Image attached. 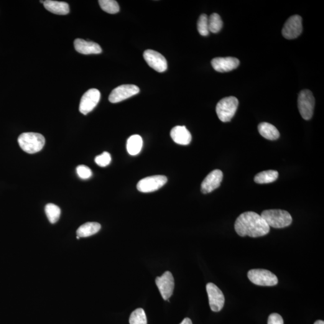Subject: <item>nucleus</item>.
<instances>
[{
	"mask_svg": "<svg viewBox=\"0 0 324 324\" xmlns=\"http://www.w3.org/2000/svg\"><path fill=\"white\" fill-rule=\"evenodd\" d=\"M235 230L241 237H259L269 233L270 227L261 215L253 211L242 213L235 223Z\"/></svg>",
	"mask_w": 324,
	"mask_h": 324,
	"instance_id": "obj_1",
	"label": "nucleus"
},
{
	"mask_svg": "<svg viewBox=\"0 0 324 324\" xmlns=\"http://www.w3.org/2000/svg\"><path fill=\"white\" fill-rule=\"evenodd\" d=\"M17 141L23 151L29 154H34L40 152L45 144L44 136L34 132L24 133L20 135Z\"/></svg>",
	"mask_w": 324,
	"mask_h": 324,
	"instance_id": "obj_2",
	"label": "nucleus"
},
{
	"mask_svg": "<svg viewBox=\"0 0 324 324\" xmlns=\"http://www.w3.org/2000/svg\"><path fill=\"white\" fill-rule=\"evenodd\" d=\"M262 218L270 227L274 228H284L292 223V218L287 211L282 210H267L262 213Z\"/></svg>",
	"mask_w": 324,
	"mask_h": 324,
	"instance_id": "obj_3",
	"label": "nucleus"
},
{
	"mask_svg": "<svg viewBox=\"0 0 324 324\" xmlns=\"http://www.w3.org/2000/svg\"><path fill=\"white\" fill-rule=\"evenodd\" d=\"M239 101L233 96L227 97L218 102L216 111L219 119L223 122L230 121L238 108Z\"/></svg>",
	"mask_w": 324,
	"mask_h": 324,
	"instance_id": "obj_4",
	"label": "nucleus"
},
{
	"mask_svg": "<svg viewBox=\"0 0 324 324\" xmlns=\"http://www.w3.org/2000/svg\"><path fill=\"white\" fill-rule=\"evenodd\" d=\"M315 103V98L312 92L308 90L300 92L298 98V108L303 119L308 120L312 118Z\"/></svg>",
	"mask_w": 324,
	"mask_h": 324,
	"instance_id": "obj_5",
	"label": "nucleus"
},
{
	"mask_svg": "<svg viewBox=\"0 0 324 324\" xmlns=\"http://www.w3.org/2000/svg\"><path fill=\"white\" fill-rule=\"evenodd\" d=\"M247 276L253 284L256 285L273 287L278 284L276 275L267 270L253 269L250 270L247 274Z\"/></svg>",
	"mask_w": 324,
	"mask_h": 324,
	"instance_id": "obj_6",
	"label": "nucleus"
},
{
	"mask_svg": "<svg viewBox=\"0 0 324 324\" xmlns=\"http://www.w3.org/2000/svg\"><path fill=\"white\" fill-rule=\"evenodd\" d=\"M167 180L164 175L150 176L139 181L137 185V189L143 193L154 192L162 188Z\"/></svg>",
	"mask_w": 324,
	"mask_h": 324,
	"instance_id": "obj_7",
	"label": "nucleus"
},
{
	"mask_svg": "<svg viewBox=\"0 0 324 324\" xmlns=\"http://www.w3.org/2000/svg\"><path fill=\"white\" fill-rule=\"evenodd\" d=\"M139 88L135 85L127 84L114 88L109 96V101L112 103L121 102L139 93Z\"/></svg>",
	"mask_w": 324,
	"mask_h": 324,
	"instance_id": "obj_8",
	"label": "nucleus"
},
{
	"mask_svg": "<svg viewBox=\"0 0 324 324\" xmlns=\"http://www.w3.org/2000/svg\"><path fill=\"white\" fill-rule=\"evenodd\" d=\"M101 96V92L98 89L91 88L85 92L80 102V111L81 113L86 115L93 111L100 101Z\"/></svg>",
	"mask_w": 324,
	"mask_h": 324,
	"instance_id": "obj_9",
	"label": "nucleus"
},
{
	"mask_svg": "<svg viewBox=\"0 0 324 324\" xmlns=\"http://www.w3.org/2000/svg\"><path fill=\"white\" fill-rule=\"evenodd\" d=\"M302 18L299 15L290 17L285 22L282 29V35L287 39H294L302 34Z\"/></svg>",
	"mask_w": 324,
	"mask_h": 324,
	"instance_id": "obj_10",
	"label": "nucleus"
},
{
	"mask_svg": "<svg viewBox=\"0 0 324 324\" xmlns=\"http://www.w3.org/2000/svg\"><path fill=\"white\" fill-rule=\"evenodd\" d=\"M209 304L211 310L218 312L222 309L224 304V297L223 292L213 283H208L206 286Z\"/></svg>",
	"mask_w": 324,
	"mask_h": 324,
	"instance_id": "obj_11",
	"label": "nucleus"
},
{
	"mask_svg": "<svg viewBox=\"0 0 324 324\" xmlns=\"http://www.w3.org/2000/svg\"><path fill=\"white\" fill-rule=\"evenodd\" d=\"M155 284L163 299L168 300L173 294L175 285L174 279L171 273L166 272L162 276L157 277L155 279Z\"/></svg>",
	"mask_w": 324,
	"mask_h": 324,
	"instance_id": "obj_12",
	"label": "nucleus"
},
{
	"mask_svg": "<svg viewBox=\"0 0 324 324\" xmlns=\"http://www.w3.org/2000/svg\"><path fill=\"white\" fill-rule=\"evenodd\" d=\"M144 58L148 65L158 72H163L167 70V60L161 53L157 51L152 50L145 51Z\"/></svg>",
	"mask_w": 324,
	"mask_h": 324,
	"instance_id": "obj_13",
	"label": "nucleus"
},
{
	"mask_svg": "<svg viewBox=\"0 0 324 324\" xmlns=\"http://www.w3.org/2000/svg\"><path fill=\"white\" fill-rule=\"evenodd\" d=\"M223 176V172L221 170L211 171L201 184V192L207 194L218 188L222 182Z\"/></svg>",
	"mask_w": 324,
	"mask_h": 324,
	"instance_id": "obj_14",
	"label": "nucleus"
},
{
	"mask_svg": "<svg viewBox=\"0 0 324 324\" xmlns=\"http://www.w3.org/2000/svg\"><path fill=\"white\" fill-rule=\"evenodd\" d=\"M211 65L219 72H228L238 68L239 61L234 57H218L211 61Z\"/></svg>",
	"mask_w": 324,
	"mask_h": 324,
	"instance_id": "obj_15",
	"label": "nucleus"
},
{
	"mask_svg": "<svg viewBox=\"0 0 324 324\" xmlns=\"http://www.w3.org/2000/svg\"><path fill=\"white\" fill-rule=\"evenodd\" d=\"M74 47L78 52L84 55L99 54L102 50L98 43L81 39H76L74 41Z\"/></svg>",
	"mask_w": 324,
	"mask_h": 324,
	"instance_id": "obj_16",
	"label": "nucleus"
},
{
	"mask_svg": "<svg viewBox=\"0 0 324 324\" xmlns=\"http://www.w3.org/2000/svg\"><path fill=\"white\" fill-rule=\"evenodd\" d=\"M171 136L173 141L180 145H187L192 141V135L185 126L173 127L171 131Z\"/></svg>",
	"mask_w": 324,
	"mask_h": 324,
	"instance_id": "obj_17",
	"label": "nucleus"
},
{
	"mask_svg": "<svg viewBox=\"0 0 324 324\" xmlns=\"http://www.w3.org/2000/svg\"><path fill=\"white\" fill-rule=\"evenodd\" d=\"M45 8L52 14L65 15L69 13V6L65 2L47 0L43 2Z\"/></svg>",
	"mask_w": 324,
	"mask_h": 324,
	"instance_id": "obj_18",
	"label": "nucleus"
},
{
	"mask_svg": "<svg viewBox=\"0 0 324 324\" xmlns=\"http://www.w3.org/2000/svg\"><path fill=\"white\" fill-rule=\"evenodd\" d=\"M258 131L262 136L264 138L274 141L279 138L280 133L276 127L269 123V122H261L258 125Z\"/></svg>",
	"mask_w": 324,
	"mask_h": 324,
	"instance_id": "obj_19",
	"label": "nucleus"
},
{
	"mask_svg": "<svg viewBox=\"0 0 324 324\" xmlns=\"http://www.w3.org/2000/svg\"><path fill=\"white\" fill-rule=\"evenodd\" d=\"M101 225L97 222H87L81 225L76 231L77 236L88 237L98 233L101 230Z\"/></svg>",
	"mask_w": 324,
	"mask_h": 324,
	"instance_id": "obj_20",
	"label": "nucleus"
},
{
	"mask_svg": "<svg viewBox=\"0 0 324 324\" xmlns=\"http://www.w3.org/2000/svg\"><path fill=\"white\" fill-rule=\"evenodd\" d=\"M143 145V141L141 136L138 135H132L127 139V150L129 154L136 155L141 152Z\"/></svg>",
	"mask_w": 324,
	"mask_h": 324,
	"instance_id": "obj_21",
	"label": "nucleus"
},
{
	"mask_svg": "<svg viewBox=\"0 0 324 324\" xmlns=\"http://www.w3.org/2000/svg\"><path fill=\"white\" fill-rule=\"evenodd\" d=\"M279 177V173L276 171H265L257 173L254 180L257 184H268L275 182Z\"/></svg>",
	"mask_w": 324,
	"mask_h": 324,
	"instance_id": "obj_22",
	"label": "nucleus"
},
{
	"mask_svg": "<svg viewBox=\"0 0 324 324\" xmlns=\"http://www.w3.org/2000/svg\"><path fill=\"white\" fill-rule=\"evenodd\" d=\"M45 213L47 214L50 222L54 224L59 220L61 215V210L59 206L53 204H48L45 206Z\"/></svg>",
	"mask_w": 324,
	"mask_h": 324,
	"instance_id": "obj_23",
	"label": "nucleus"
},
{
	"mask_svg": "<svg viewBox=\"0 0 324 324\" xmlns=\"http://www.w3.org/2000/svg\"><path fill=\"white\" fill-rule=\"evenodd\" d=\"M223 27V22L221 17L218 14H213L208 17V28L209 32L213 33H217L222 29Z\"/></svg>",
	"mask_w": 324,
	"mask_h": 324,
	"instance_id": "obj_24",
	"label": "nucleus"
},
{
	"mask_svg": "<svg viewBox=\"0 0 324 324\" xmlns=\"http://www.w3.org/2000/svg\"><path fill=\"white\" fill-rule=\"evenodd\" d=\"M101 9L110 14H116L119 11L118 2L115 0H100L99 1Z\"/></svg>",
	"mask_w": 324,
	"mask_h": 324,
	"instance_id": "obj_25",
	"label": "nucleus"
},
{
	"mask_svg": "<svg viewBox=\"0 0 324 324\" xmlns=\"http://www.w3.org/2000/svg\"><path fill=\"white\" fill-rule=\"evenodd\" d=\"M130 324H147V316L144 309L137 308L132 313L129 318Z\"/></svg>",
	"mask_w": 324,
	"mask_h": 324,
	"instance_id": "obj_26",
	"label": "nucleus"
},
{
	"mask_svg": "<svg viewBox=\"0 0 324 324\" xmlns=\"http://www.w3.org/2000/svg\"><path fill=\"white\" fill-rule=\"evenodd\" d=\"M197 27L199 33L203 36L209 34L208 17L205 14L201 15L198 20Z\"/></svg>",
	"mask_w": 324,
	"mask_h": 324,
	"instance_id": "obj_27",
	"label": "nucleus"
},
{
	"mask_svg": "<svg viewBox=\"0 0 324 324\" xmlns=\"http://www.w3.org/2000/svg\"><path fill=\"white\" fill-rule=\"evenodd\" d=\"M111 162V154L108 152H103L102 154L95 158L96 164L101 167H105L110 164Z\"/></svg>",
	"mask_w": 324,
	"mask_h": 324,
	"instance_id": "obj_28",
	"label": "nucleus"
},
{
	"mask_svg": "<svg viewBox=\"0 0 324 324\" xmlns=\"http://www.w3.org/2000/svg\"><path fill=\"white\" fill-rule=\"evenodd\" d=\"M76 172H77L79 177L83 180L88 179L92 175L91 170L85 165L78 166L76 168Z\"/></svg>",
	"mask_w": 324,
	"mask_h": 324,
	"instance_id": "obj_29",
	"label": "nucleus"
},
{
	"mask_svg": "<svg viewBox=\"0 0 324 324\" xmlns=\"http://www.w3.org/2000/svg\"><path fill=\"white\" fill-rule=\"evenodd\" d=\"M268 324H284V320L278 313H272L268 320Z\"/></svg>",
	"mask_w": 324,
	"mask_h": 324,
	"instance_id": "obj_30",
	"label": "nucleus"
},
{
	"mask_svg": "<svg viewBox=\"0 0 324 324\" xmlns=\"http://www.w3.org/2000/svg\"><path fill=\"white\" fill-rule=\"evenodd\" d=\"M180 324H192V322L190 318H186Z\"/></svg>",
	"mask_w": 324,
	"mask_h": 324,
	"instance_id": "obj_31",
	"label": "nucleus"
},
{
	"mask_svg": "<svg viewBox=\"0 0 324 324\" xmlns=\"http://www.w3.org/2000/svg\"><path fill=\"white\" fill-rule=\"evenodd\" d=\"M314 324H324V322L323 321L318 320L316 321Z\"/></svg>",
	"mask_w": 324,
	"mask_h": 324,
	"instance_id": "obj_32",
	"label": "nucleus"
}]
</instances>
